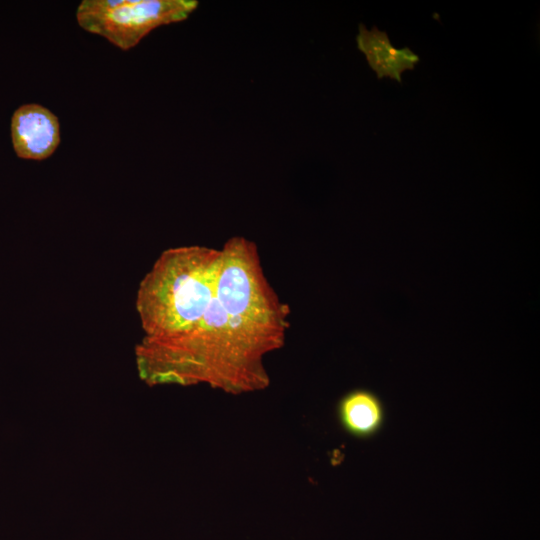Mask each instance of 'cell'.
Instances as JSON below:
<instances>
[{
  "label": "cell",
  "instance_id": "cell-5",
  "mask_svg": "<svg viewBox=\"0 0 540 540\" xmlns=\"http://www.w3.org/2000/svg\"><path fill=\"white\" fill-rule=\"evenodd\" d=\"M337 417L349 435L366 439L376 435L385 422V408L371 390L358 388L347 392L337 404Z\"/></svg>",
  "mask_w": 540,
  "mask_h": 540
},
{
  "label": "cell",
  "instance_id": "cell-4",
  "mask_svg": "<svg viewBox=\"0 0 540 540\" xmlns=\"http://www.w3.org/2000/svg\"><path fill=\"white\" fill-rule=\"evenodd\" d=\"M356 41L378 79L388 77L402 83V73L413 70L419 62V56L409 47H394L387 32L380 31L376 26L368 30L364 24H360Z\"/></svg>",
  "mask_w": 540,
  "mask_h": 540
},
{
  "label": "cell",
  "instance_id": "cell-3",
  "mask_svg": "<svg viewBox=\"0 0 540 540\" xmlns=\"http://www.w3.org/2000/svg\"><path fill=\"white\" fill-rule=\"evenodd\" d=\"M10 135L16 155L27 160L49 158L61 142L58 117L37 103L21 105L14 111Z\"/></svg>",
  "mask_w": 540,
  "mask_h": 540
},
{
  "label": "cell",
  "instance_id": "cell-2",
  "mask_svg": "<svg viewBox=\"0 0 540 540\" xmlns=\"http://www.w3.org/2000/svg\"><path fill=\"white\" fill-rule=\"evenodd\" d=\"M197 5L192 0H83L76 20L85 31L127 51L152 30L185 20Z\"/></svg>",
  "mask_w": 540,
  "mask_h": 540
},
{
  "label": "cell",
  "instance_id": "cell-1",
  "mask_svg": "<svg viewBox=\"0 0 540 540\" xmlns=\"http://www.w3.org/2000/svg\"><path fill=\"white\" fill-rule=\"evenodd\" d=\"M135 354L149 385L207 384L230 394L269 385L264 358L280 349L290 307L267 279L256 244L169 248L141 280Z\"/></svg>",
  "mask_w": 540,
  "mask_h": 540
}]
</instances>
